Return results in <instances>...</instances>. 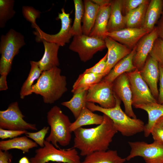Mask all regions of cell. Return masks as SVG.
Here are the masks:
<instances>
[{
    "label": "cell",
    "instance_id": "29",
    "mask_svg": "<svg viewBox=\"0 0 163 163\" xmlns=\"http://www.w3.org/2000/svg\"><path fill=\"white\" fill-rule=\"evenodd\" d=\"M150 0L142 4L125 16L126 27L141 28L144 24L146 12Z\"/></svg>",
    "mask_w": 163,
    "mask_h": 163
},
{
    "label": "cell",
    "instance_id": "42",
    "mask_svg": "<svg viewBox=\"0 0 163 163\" xmlns=\"http://www.w3.org/2000/svg\"><path fill=\"white\" fill-rule=\"evenodd\" d=\"M12 156L8 151L0 150V163H11Z\"/></svg>",
    "mask_w": 163,
    "mask_h": 163
},
{
    "label": "cell",
    "instance_id": "6",
    "mask_svg": "<svg viewBox=\"0 0 163 163\" xmlns=\"http://www.w3.org/2000/svg\"><path fill=\"white\" fill-rule=\"evenodd\" d=\"M35 155L30 159L31 163H81L78 153L74 148L59 149L45 140L44 146L37 149Z\"/></svg>",
    "mask_w": 163,
    "mask_h": 163
},
{
    "label": "cell",
    "instance_id": "19",
    "mask_svg": "<svg viewBox=\"0 0 163 163\" xmlns=\"http://www.w3.org/2000/svg\"><path fill=\"white\" fill-rule=\"evenodd\" d=\"M44 51L41 59L37 61L39 67L42 72L50 70L59 65L58 52L59 46L57 44L42 40Z\"/></svg>",
    "mask_w": 163,
    "mask_h": 163
},
{
    "label": "cell",
    "instance_id": "8",
    "mask_svg": "<svg viewBox=\"0 0 163 163\" xmlns=\"http://www.w3.org/2000/svg\"><path fill=\"white\" fill-rule=\"evenodd\" d=\"M128 143L131 150L126 158V160L140 156L145 163H163V144L155 141L150 144L143 141L128 142Z\"/></svg>",
    "mask_w": 163,
    "mask_h": 163
},
{
    "label": "cell",
    "instance_id": "36",
    "mask_svg": "<svg viewBox=\"0 0 163 163\" xmlns=\"http://www.w3.org/2000/svg\"><path fill=\"white\" fill-rule=\"evenodd\" d=\"M49 129V126H45L39 131L35 132H27L25 134L26 136L33 140L40 147L44 146L45 136Z\"/></svg>",
    "mask_w": 163,
    "mask_h": 163
},
{
    "label": "cell",
    "instance_id": "48",
    "mask_svg": "<svg viewBox=\"0 0 163 163\" xmlns=\"http://www.w3.org/2000/svg\"><path fill=\"white\" fill-rule=\"evenodd\" d=\"M61 163V162H58V163Z\"/></svg>",
    "mask_w": 163,
    "mask_h": 163
},
{
    "label": "cell",
    "instance_id": "15",
    "mask_svg": "<svg viewBox=\"0 0 163 163\" xmlns=\"http://www.w3.org/2000/svg\"><path fill=\"white\" fill-rule=\"evenodd\" d=\"M148 33L142 27H126L118 31L107 32L106 36L132 50L139 40Z\"/></svg>",
    "mask_w": 163,
    "mask_h": 163
},
{
    "label": "cell",
    "instance_id": "23",
    "mask_svg": "<svg viewBox=\"0 0 163 163\" xmlns=\"http://www.w3.org/2000/svg\"><path fill=\"white\" fill-rule=\"evenodd\" d=\"M163 0H150L142 27L149 33L155 27L163 13Z\"/></svg>",
    "mask_w": 163,
    "mask_h": 163
},
{
    "label": "cell",
    "instance_id": "21",
    "mask_svg": "<svg viewBox=\"0 0 163 163\" xmlns=\"http://www.w3.org/2000/svg\"><path fill=\"white\" fill-rule=\"evenodd\" d=\"M136 45L131 53L117 62L103 79L113 83L120 75L133 71L136 69L133 63V59L136 53Z\"/></svg>",
    "mask_w": 163,
    "mask_h": 163
},
{
    "label": "cell",
    "instance_id": "12",
    "mask_svg": "<svg viewBox=\"0 0 163 163\" xmlns=\"http://www.w3.org/2000/svg\"><path fill=\"white\" fill-rule=\"evenodd\" d=\"M87 102L98 104L104 108L114 107L116 104L113 90L112 83L102 79L88 90Z\"/></svg>",
    "mask_w": 163,
    "mask_h": 163
},
{
    "label": "cell",
    "instance_id": "20",
    "mask_svg": "<svg viewBox=\"0 0 163 163\" xmlns=\"http://www.w3.org/2000/svg\"><path fill=\"white\" fill-rule=\"evenodd\" d=\"M146 111L148 115V123L145 125L144 133L145 137H147L150 134L152 129L157 121L163 116V104L158 102L151 103L134 106Z\"/></svg>",
    "mask_w": 163,
    "mask_h": 163
},
{
    "label": "cell",
    "instance_id": "9",
    "mask_svg": "<svg viewBox=\"0 0 163 163\" xmlns=\"http://www.w3.org/2000/svg\"><path fill=\"white\" fill-rule=\"evenodd\" d=\"M17 102L11 103L0 111V128L14 130H37L36 125L26 122Z\"/></svg>",
    "mask_w": 163,
    "mask_h": 163
},
{
    "label": "cell",
    "instance_id": "4",
    "mask_svg": "<svg viewBox=\"0 0 163 163\" xmlns=\"http://www.w3.org/2000/svg\"><path fill=\"white\" fill-rule=\"evenodd\" d=\"M47 119L50 132L45 140L57 148H59L58 144L62 146L68 145L72 138V133L70 130L72 123L69 117L59 107L55 106L47 112Z\"/></svg>",
    "mask_w": 163,
    "mask_h": 163
},
{
    "label": "cell",
    "instance_id": "7",
    "mask_svg": "<svg viewBox=\"0 0 163 163\" xmlns=\"http://www.w3.org/2000/svg\"><path fill=\"white\" fill-rule=\"evenodd\" d=\"M106 47L104 40L82 34L73 36L69 49L77 53L80 60L86 62Z\"/></svg>",
    "mask_w": 163,
    "mask_h": 163
},
{
    "label": "cell",
    "instance_id": "27",
    "mask_svg": "<svg viewBox=\"0 0 163 163\" xmlns=\"http://www.w3.org/2000/svg\"><path fill=\"white\" fill-rule=\"evenodd\" d=\"M84 5L83 34L89 36L94 24L100 6L90 0H84Z\"/></svg>",
    "mask_w": 163,
    "mask_h": 163
},
{
    "label": "cell",
    "instance_id": "5",
    "mask_svg": "<svg viewBox=\"0 0 163 163\" xmlns=\"http://www.w3.org/2000/svg\"><path fill=\"white\" fill-rule=\"evenodd\" d=\"M25 45L24 36L13 29H10L1 36L0 42V75H8L10 71L13 60L20 49Z\"/></svg>",
    "mask_w": 163,
    "mask_h": 163
},
{
    "label": "cell",
    "instance_id": "18",
    "mask_svg": "<svg viewBox=\"0 0 163 163\" xmlns=\"http://www.w3.org/2000/svg\"><path fill=\"white\" fill-rule=\"evenodd\" d=\"M110 2L100 6L89 36L104 40L107 37L106 34L107 33V26L111 10Z\"/></svg>",
    "mask_w": 163,
    "mask_h": 163
},
{
    "label": "cell",
    "instance_id": "2",
    "mask_svg": "<svg viewBox=\"0 0 163 163\" xmlns=\"http://www.w3.org/2000/svg\"><path fill=\"white\" fill-rule=\"evenodd\" d=\"M61 72L57 67L43 71L32 86V93L41 96L45 103L52 104L58 100L67 91L66 78Z\"/></svg>",
    "mask_w": 163,
    "mask_h": 163
},
{
    "label": "cell",
    "instance_id": "40",
    "mask_svg": "<svg viewBox=\"0 0 163 163\" xmlns=\"http://www.w3.org/2000/svg\"><path fill=\"white\" fill-rule=\"evenodd\" d=\"M151 134L154 141L163 144V127L156 122L153 127Z\"/></svg>",
    "mask_w": 163,
    "mask_h": 163
},
{
    "label": "cell",
    "instance_id": "13",
    "mask_svg": "<svg viewBox=\"0 0 163 163\" xmlns=\"http://www.w3.org/2000/svg\"><path fill=\"white\" fill-rule=\"evenodd\" d=\"M112 84L113 93L123 102L125 112L130 117L136 118L132 108V91L126 73L118 76Z\"/></svg>",
    "mask_w": 163,
    "mask_h": 163
},
{
    "label": "cell",
    "instance_id": "38",
    "mask_svg": "<svg viewBox=\"0 0 163 163\" xmlns=\"http://www.w3.org/2000/svg\"><path fill=\"white\" fill-rule=\"evenodd\" d=\"M107 52L105 56L97 63L92 67L86 69L83 72L97 74H104L107 66Z\"/></svg>",
    "mask_w": 163,
    "mask_h": 163
},
{
    "label": "cell",
    "instance_id": "41",
    "mask_svg": "<svg viewBox=\"0 0 163 163\" xmlns=\"http://www.w3.org/2000/svg\"><path fill=\"white\" fill-rule=\"evenodd\" d=\"M160 76L159 79V88L158 90V96L157 102L163 104V66L159 64Z\"/></svg>",
    "mask_w": 163,
    "mask_h": 163
},
{
    "label": "cell",
    "instance_id": "30",
    "mask_svg": "<svg viewBox=\"0 0 163 163\" xmlns=\"http://www.w3.org/2000/svg\"><path fill=\"white\" fill-rule=\"evenodd\" d=\"M105 76L104 74L83 72L79 75L74 82L71 92L73 93L80 89L88 90L92 86L100 82Z\"/></svg>",
    "mask_w": 163,
    "mask_h": 163
},
{
    "label": "cell",
    "instance_id": "39",
    "mask_svg": "<svg viewBox=\"0 0 163 163\" xmlns=\"http://www.w3.org/2000/svg\"><path fill=\"white\" fill-rule=\"evenodd\" d=\"M27 132L26 130H10L0 128V138L2 140L8 138L12 139L25 134Z\"/></svg>",
    "mask_w": 163,
    "mask_h": 163
},
{
    "label": "cell",
    "instance_id": "25",
    "mask_svg": "<svg viewBox=\"0 0 163 163\" xmlns=\"http://www.w3.org/2000/svg\"><path fill=\"white\" fill-rule=\"evenodd\" d=\"M103 116L94 113L86 106L82 109L76 120L71 123L70 130L71 133L83 126L92 124L99 125L103 120Z\"/></svg>",
    "mask_w": 163,
    "mask_h": 163
},
{
    "label": "cell",
    "instance_id": "3",
    "mask_svg": "<svg viewBox=\"0 0 163 163\" xmlns=\"http://www.w3.org/2000/svg\"><path fill=\"white\" fill-rule=\"evenodd\" d=\"M116 101L115 106L110 108H104L94 103L87 102V107L92 112H101L113 121L117 132L124 136H130L144 131L145 125L140 119L129 117L121 109V101L113 93Z\"/></svg>",
    "mask_w": 163,
    "mask_h": 163
},
{
    "label": "cell",
    "instance_id": "43",
    "mask_svg": "<svg viewBox=\"0 0 163 163\" xmlns=\"http://www.w3.org/2000/svg\"><path fill=\"white\" fill-rule=\"evenodd\" d=\"M157 28L158 37L163 40V12L157 23Z\"/></svg>",
    "mask_w": 163,
    "mask_h": 163
},
{
    "label": "cell",
    "instance_id": "37",
    "mask_svg": "<svg viewBox=\"0 0 163 163\" xmlns=\"http://www.w3.org/2000/svg\"><path fill=\"white\" fill-rule=\"evenodd\" d=\"M148 0H122L121 10L123 15L125 16L131 11Z\"/></svg>",
    "mask_w": 163,
    "mask_h": 163
},
{
    "label": "cell",
    "instance_id": "22",
    "mask_svg": "<svg viewBox=\"0 0 163 163\" xmlns=\"http://www.w3.org/2000/svg\"><path fill=\"white\" fill-rule=\"evenodd\" d=\"M122 0L110 1V13L107 26V32L118 31L126 28L125 16L122 12Z\"/></svg>",
    "mask_w": 163,
    "mask_h": 163
},
{
    "label": "cell",
    "instance_id": "16",
    "mask_svg": "<svg viewBox=\"0 0 163 163\" xmlns=\"http://www.w3.org/2000/svg\"><path fill=\"white\" fill-rule=\"evenodd\" d=\"M140 72L152 95L157 100L158 96V83L160 76L158 63L149 55Z\"/></svg>",
    "mask_w": 163,
    "mask_h": 163
},
{
    "label": "cell",
    "instance_id": "28",
    "mask_svg": "<svg viewBox=\"0 0 163 163\" xmlns=\"http://www.w3.org/2000/svg\"><path fill=\"white\" fill-rule=\"evenodd\" d=\"M87 93L88 90L79 89L73 93V96L70 100L61 103L71 111L76 119L83 108L86 106Z\"/></svg>",
    "mask_w": 163,
    "mask_h": 163
},
{
    "label": "cell",
    "instance_id": "10",
    "mask_svg": "<svg viewBox=\"0 0 163 163\" xmlns=\"http://www.w3.org/2000/svg\"><path fill=\"white\" fill-rule=\"evenodd\" d=\"M61 12L59 13L57 18L61 21V28L59 31L54 34H47L42 31L39 27L33 32L36 36L35 40L37 42L43 40L47 42L55 43L59 46H63L70 42L72 37L70 33L72 27V19L70 18V14L66 12L62 8Z\"/></svg>",
    "mask_w": 163,
    "mask_h": 163
},
{
    "label": "cell",
    "instance_id": "47",
    "mask_svg": "<svg viewBox=\"0 0 163 163\" xmlns=\"http://www.w3.org/2000/svg\"><path fill=\"white\" fill-rule=\"evenodd\" d=\"M156 122L159 123L163 127V116L159 118Z\"/></svg>",
    "mask_w": 163,
    "mask_h": 163
},
{
    "label": "cell",
    "instance_id": "46",
    "mask_svg": "<svg viewBox=\"0 0 163 163\" xmlns=\"http://www.w3.org/2000/svg\"><path fill=\"white\" fill-rule=\"evenodd\" d=\"M18 163H31L30 160L26 156H24L21 158L19 161Z\"/></svg>",
    "mask_w": 163,
    "mask_h": 163
},
{
    "label": "cell",
    "instance_id": "14",
    "mask_svg": "<svg viewBox=\"0 0 163 163\" xmlns=\"http://www.w3.org/2000/svg\"><path fill=\"white\" fill-rule=\"evenodd\" d=\"M158 37L157 28L155 27L151 32L142 37L137 43L133 63L139 71L143 67L154 42Z\"/></svg>",
    "mask_w": 163,
    "mask_h": 163
},
{
    "label": "cell",
    "instance_id": "44",
    "mask_svg": "<svg viewBox=\"0 0 163 163\" xmlns=\"http://www.w3.org/2000/svg\"><path fill=\"white\" fill-rule=\"evenodd\" d=\"M8 75L3 74L1 75L0 77V91H5L8 89L6 78Z\"/></svg>",
    "mask_w": 163,
    "mask_h": 163
},
{
    "label": "cell",
    "instance_id": "35",
    "mask_svg": "<svg viewBox=\"0 0 163 163\" xmlns=\"http://www.w3.org/2000/svg\"><path fill=\"white\" fill-rule=\"evenodd\" d=\"M149 55L163 66V40L158 37L155 40Z\"/></svg>",
    "mask_w": 163,
    "mask_h": 163
},
{
    "label": "cell",
    "instance_id": "49",
    "mask_svg": "<svg viewBox=\"0 0 163 163\" xmlns=\"http://www.w3.org/2000/svg\"></svg>",
    "mask_w": 163,
    "mask_h": 163
},
{
    "label": "cell",
    "instance_id": "31",
    "mask_svg": "<svg viewBox=\"0 0 163 163\" xmlns=\"http://www.w3.org/2000/svg\"><path fill=\"white\" fill-rule=\"evenodd\" d=\"M30 64L31 67L29 73L20 90V97L21 99L32 94L31 89L34 83L39 78L43 72L39 67L37 62L31 61Z\"/></svg>",
    "mask_w": 163,
    "mask_h": 163
},
{
    "label": "cell",
    "instance_id": "11",
    "mask_svg": "<svg viewBox=\"0 0 163 163\" xmlns=\"http://www.w3.org/2000/svg\"><path fill=\"white\" fill-rule=\"evenodd\" d=\"M126 73L132 91L133 106L157 102V100L153 96L147 85L142 78L139 70L136 69Z\"/></svg>",
    "mask_w": 163,
    "mask_h": 163
},
{
    "label": "cell",
    "instance_id": "45",
    "mask_svg": "<svg viewBox=\"0 0 163 163\" xmlns=\"http://www.w3.org/2000/svg\"><path fill=\"white\" fill-rule=\"evenodd\" d=\"M91 1L100 6L110 3L111 1L110 0H92Z\"/></svg>",
    "mask_w": 163,
    "mask_h": 163
},
{
    "label": "cell",
    "instance_id": "17",
    "mask_svg": "<svg viewBox=\"0 0 163 163\" xmlns=\"http://www.w3.org/2000/svg\"><path fill=\"white\" fill-rule=\"evenodd\" d=\"M104 41L108 49L107 66L104 72L106 76L116 64L129 55L132 50L108 36Z\"/></svg>",
    "mask_w": 163,
    "mask_h": 163
},
{
    "label": "cell",
    "instance_id": "34",
    "mask_svg": "<svg viewBox=\"0 0 163 163\" xmlns=\"http://www.w3.org/2000/svg\"><path fill=\"white\" fill-rule=\"evenodd\" d=\"M41 12L31 6H24L22 7V13L26 20L30 22L33 28L35 29L38 26L36 23V20L39 18Z\"/></svg>",
    "mask_w": 163,
    "mask_h": 163
},
{
    "label": "cell",
    "instance_id": "1",
    "mask_svg": "<svg viewBox=\"0 0 163 163\" xmlns=\"http://www.w3.org/2000/svg\"><path fill=\"white\" fill-rule=\"evenodd\" d=\"M102 123L97 126L79 128L73 132V148L80 151V155L85 156L93 152L108 150L113 138L118 132L112 120L103 114Z\"/></svg>",
    "mask_w": 163,
    "mask_h": 163
},
{
    "label": "cell",
    "instance_id": "24",
    "mask_svg": "<svg viewBox=\"0 0 163 163\" xmlns=\"http://www.w3.org/2000/svg\"><path fill=\"white\" fill-rule=\"evenodd\" d=\"M126 158L120 156L116 150H109L93 152L85 156L81 163H124Z\"/></svg>",
    "mask_w": 163,
    "mask_h": 163
},
{
    "label": "cell",
    "instance_id": "32",
    "mask_svg": "<svg viewBox=\"0 0 163 163\" xmlns=\"http://www.w3.org/2000/svg\"><path fill=\"white\" fill-rule=\"evenodd\" d=\"M75 14L74 21L70 30L72 36L83 34L81 23L83 22L84 12V3L81 0H74Z\"/></svg>",
    "mask_w": 163,
    "mask_h": 163
},
{
    "label": "cell",
    "instance_id": "26",
    "mask_svg": "<svg viewBox=\"0 0 163 163\" xmlns=\"http://www.w3.org/2000/svg\"><path fill=\"white\" fill-rule=\"evenodd\" d=\"M38 145L26 136L16 137L0 142V150L8 151L12 149L21 150L24 153H28L31 149L37 147Z\"/></svg>",
    "mask_w": 163,
    "mask_h": 163
},
{
    "label": "cell",
    "instance_id": "33",
    "mask_svg": "<svg viewBox=\"0 0 163 163\" xmlns=\"http://www.w3.org/2000/svg\"><path fill=\"white\" fill-rule=\"evenodd\" d=\"M14 0H0V27L4 28L7 22L14 16Z\"/></svg>",
    "mask_w": 163,
    "mask_h": 163
}]
</instances>
